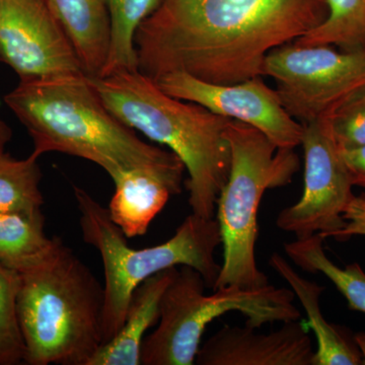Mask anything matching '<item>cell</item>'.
Listing matches in <instances>:
<instances>
[{"label":"cell","instance_id":"1","mask_svg":"<svg viewBox=\"0 0 365 365\" xmlns=\"http://www.w3.org/2000/svg\"><path fill=\"white\" fill-rule=\"evenodd\" d=\"M326 0H160L134 37L137 69L217 85L264 76L269 53L321 25Z\"/></svg>","mask_w":365,"mask_h":365},{"label":"cell","instance_id":"2","mask_svg":"<svg viewBox=\"0 0 365 365\" xmlns=\"http://www.w3.org/2000/svg\"><path fill=\"white\" fill-rule=\"evenodd\" d=\"M4 100L32 138L35 157L60 153L83 158L112 181L124 170L179 160L120 121L86 73L20 79Z\"/></svg>","mask_w":365,"mask_h":365},{"label":"cell","instance_id":"3","mask_svg":"<svg viewBox=\"0 0 365 365\" xmlns=\"http://www.w3.org/2000/svg\"><path fill=\"white\" fill-rule=\"evenodd\" d=\"M106 107L125 125L167 146L184 163L192 213L213 218L230 174L225 131L232 121L202 106L172 97L140 71L91 78Z\"/></svg>","mask_w":365,"mask_h":365},{"label":"cell","instance_id":"4","mask_svg":"<svg viewBox=\"0 0 365 365\" xmlns=\"http://www.w3.org/2000/svg\"><path fill=\"white\" fill-rule=\"evenodd\" d=\"M16 299L25 364L88 365L103 345L104 287L66 242L20 274Z\"/></svg>","mask_w":365,"mask_h":365},{"label":"cell","instance_id":"5","mask_svg":"<svg viewBox=\"0 0 365 365\" xmlns=\"http://www.w3.org/2000/svg\"><path fill=\"white\" fill-rule=\"evenodd\" d=\"M73 194L83 241L100 253L104 267L103 345L123 325L134 290L160 271L189 266L201 274L206 287L215 290L222 268L215 260L216 249L222 245L216 218L192 213L167 242L136 250L129 246L128 239L113 222L108 208L76 185Z\"/></svg>","mask_w":365,"mask_h":365},{"label":"cell","instance_id":"6","mask_svg":"<svg viewBox=\"0 0 365 365\" xmlns=\"http://www.w3.org/2000/svg\"><path fill=\"white\" fill-rule=\"evenodd\" d=\"M230 146V174L217 202L223 261L215 290L262 287L269 279L257 266L258 212L267 190L292 182L299 170L294 148H279L251 125L232 120L225 131Z\"/></svg>","mask_w":365,"mask_h":365},{"label":"cell","instance_id":"7","mask_svg":"<svg viewBox=\"0 0 365 365\" xmlns=\"http://www.w3.org/2000/svg\"><path fill=\"white\" fill-rule=\"evenodd\" d=\"M201 274L182 266L163 295L155 332L144 339L143 365H193L206 327L228 313L246 317V325L287 323L302 318L290 288L225 287L205 294Z\"/></svg>","mask_w":365,"mask_h":365},{"label":"cell","instance_id":"8","mask_svg":"<svg viewBox=\"0 0 365 365\" xmlns=\"http://www.w3.org/2000/svg\"><path fill=\"white\" fill-rule=\"evenodd\" d=\"M264 76L276 83L283 108L300 124L329 119L365 90V51L331 46L300 47L294 42L269 53Z\"/></svg>","mask_w":365,"mask_h":365},{"label":"cell","instance_id":"9","mask_svg":"<svg viewBox=\"0 0 365 365\" xmlns=\"http://www.w3.org/2000/svg\"><path fill=\"white\" fill-rule=\"evenodd\" d=\"M304 188L299 202L282 209L276 225L297 239L319 234L324 239L344 227L352 200V181L328 120L304 125Z\"/></svg>","mask_w":365,"mask_h":365},{"label":"cell","instance_id":"10","mask_svg":"<svg viewBox=\"0 0 365 365\" xmlns=\"http://www.w3.org/2000/svg\"><path fill=\"white\" fill-rule=\"evenodd\" d=\"M0 61L20 79L85 73L46 0H0Z\"/></svg>","mask_w":365,"mask_h":365},{"label":"cell","instance_id":"11","mask_svg":"<svg viewBox=\"0 0 365 365\" xmlns=\"http://www.w3.org/2000/svg\"><path fill=\"white\" fill-rule=\"evenodd\" d=\"M261 78L232 85H217L176 71L165 74L155 83L172 97L195 103L220 116L251 125L277 148H295L302 144L304 125L288 114L276 91Z\"/></svg>","mask_w":365,"mask_h":365},{"label":"cell","instance_id":"12","mask_svg":"<svg viewBox=\"0 0 365 365\" xmlns=\"http://www.w3.org/2000/svg\"><path fill=\"white\" fill-rule=\"evenodd\" d=\"M314 351L307 322H287L263 334L245 326H223L199 348V365H314Z\"/></svg>","mask_w":365,"mask_h":365},{"label":"cell","instance_id":"13","mask_svg":"<svg viewBox=\"0 0 365 365\" xmlns=\"http://www.w3.org/2000/svg\"><path fill=\"white\" fill-rule=\"evenodd\" d=\"M185 170L179 158L165 165L124 170L113 180L115 192L107 208L127 239L145 235L170 197L181 193Z\"/></svg>","mask_w":365,"mask_h":365},{"label":"cell","instance_id":"14","mask_svg":"<svg viewBox=\"0 0 365 365\" xmlns=\"http://www.w3.org/2000/svg\"><path fill=\"white\" fill-rule=\"evenodd\" d=\"M178 270L172 267L160 271L134 290L119 332L101 346L88 365H140L146 331L158 325L163 295Z\"/></svg>","mask_w":365,"mask_h":365},{"label":"cell","instance_id":"15","mask_svg":"<svg viewBox=\"0 0 365 365\" xmlns=\"http://www.w3.org/2000/svg\"><path fill=\"white\" fill-rule=\"evenodd\" d=\"M269 266L289 285L306 312L307 325L317 338L314 365H361L362 356L354 337L341 327L329 323L319 306L325 287L304 278L279 253L269 258Z\"/></svg>","mask_w":365,"mask_h":365},{"label":"cell","instance_id":"16","mask_svg":"<svg viewBox=\"0 0 365 365\" xmlns=\"http://www.w3.org/2000/svg\"><path fill=\"white\" fill-rule=\"evenodd\" d=\"M46 1L71 40L83 72L100 76L111 46V19L105 0Z\"/></svg>","mask_w":365,"mask_h":365},{"label":"cell","instance_id":"17","mask_svg":"<svg viewBox=\"0 0 365 365\" xmlns=\"http://www.w3.org/2000/svg\"><path fill=\"white\" fill-rule=\"evenodd\" d=\"M44 227L42 211L0 213V264L23 274L44 260L56 241L46 235Z\"/></svg>","mask_w":365,"mask_h":365},{"label":"cell","instance_id":"18","mask_svg":"<svg viewBox=\"0 0 365 365\" xmlns=\"http://www.w3.org/2000/svg\"><path fill=\"white\" fill-rule=\"evenodd\" d=\"M324 239L319 234L297 239L284 245V251L297 267L309 273L325 275L347 300L351 311L365 314V272L359 263L344 268L327 256Z\"/></svg>","mask_w":365,"mask_h":365},{"label":"cell","instance_id":"19","mask_svg":"<svg viewBox=\"0 0 365 365\" xmlns=\"http://www.w3.org/2000/svg\"><path fill=\"white\" fill-rule=\"evenodd\" d=\"M321 25L294 41L300 47L335 46L341 51H365V0H326Z\"/></svg>","mask_w":365,"mask_h":365},{"label":"cell","instance_id":"20","mask_svg":"<svg viewBox=\"0 0 365 365\" xmlns=\"http://www.w3.org/2000/svg\"><path fill=\"white\" fill-rule=\"evenodd\" d=\"M105 2L111 19V46L100 76H112L124 71H136L134 46L136 31L157 9L160 0H105Z\"/></svg>","mask_w":365,"mask_h":365},{"label":"cell","instance_id":"21","mask_svg":"<svg viewBox=\"0 0 365 365\" xmlns=\"http://www.w3.org/2000/svg\"><path fill=\"white\" fill-rule=\"evenodd\" d=\"M39 158L18 160L0 150V213H35L42 211V170Z\"/></svg>","mask_w":365,"mask_h":365},{"label":"cell","instance_id":"22","mask_svg":"<svg viewBox=\"0 0 365 365\" xmlns=\"http://www.w3.org/2000/svg\"><path fill=\"white\" fill-rule=\"evenodd\" d=\"M20 282V274L0 264V365L25 364V343L16 311Z\"/></svg>","mask_w":365,"mask_h":365},{"label":"cell","instance_id":"23","mask_svg":"<svg viewBox=\"0 0 365 365\" xmlns=\"http://www.w3.org/2000/svg\"><path fill=\"white\" fill-rule=\"evenodd\" d=\"M341 150L365 144V90L338 108L327 119Z\"/></svg>","mask_w":365,"mask_h":365},{"label":"cell","instance_id":"24","mask_svg":"<svg viewBox=\"0 0 365 365\" xmlns=\"http://www.w3.org/2000/svg\"><path fill=\"white\" fill-rule=\"evenodd\" d=\"M343 218L344 227L331 235L336 241L344 242L353 237H365V195L353 197L348 204Z\"/></svg>","mask_w":365,"mask_h":365},{"label":"cell","instance_id":"25","mask_svg":"<svg viewBox=\"0 0 365 365\" xmlns=\"http://www.w3.org/2000/svg\"><path fill=\"white\" fill-rule=\"evenodd\" d=\"M341 155L353 186L365 188V144L352 150H341Z\"/></svg>","mask_w":365,"mask_h":365},{"label":"cell","instance_id":"26","mask_svg":"<svg viewBox=\"0 0 365 365\" xmlns=\"http://www.w3.org/2000/svg\"><path fill=\"white\" fill-rule=\"evenodd\" d=\"M11 137L13 131L4 120L0 119V150H6V144L11 141Z\"/></svg>","mask_w":365,"mask_h":365},{"label":"cell","instance_id":"27","mask_svg":"<svg viewBox=\"0 0 365 365\" xmlns=\"http://www.w3.org/2000/svg\"><path fill=\"white\" fill-rule=\"evenodd\" d=\"M354 341L362 356V364L365 365V332H360L354 336Z\"/></svg>","mask_w":365,"mask_h":365}]
</instances>
